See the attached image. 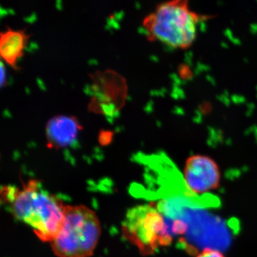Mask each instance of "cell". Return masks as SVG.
Instances as JSON below:
<instances>
[{
  "label": "cell",
  "mask_w": 257,
  "mask_h": 257,
  "mask_svg": "<svg viewBox=\"0 0 257 257\" xmlns=\"http://www.w3.org/2000/svg\"><path fill=\"white\" fill-rule=\"evenodd\" d=\"M94 79V97L92 110L100 114H114L119 111L126 99V85L124 79L113 71L98 72Z\"/></svg>",
  "instance_id": "8992f818"
},
{
  "label": "cell",
  "mask_w": 257,
  "mask_h": 257,
  "mask_svg": "<svg viewBox=\"0 0 257 257\" xmlns=\"http://www.w3.org/2000/svg\"><path fill=\"white\" fill-rule=\"evenodd\" d=\"M82 130V125L75 116L55 115L49 119L45 126L47 146L56 150L72 146Z\"/></svg>",
  "instance_id": "52a82bcc"
},
{
  "label": "cell",
  "mask_w": 257,
  "mask_h": 257,
  "mask_svg": "<svg viewBox=\"0 0 257 257\" xmlns=\"http://www.w3.org/2000/svg\"><path fill=\"white\" fill-rule=\"evenodd\" d=\"M2 197L13 215L28 224L37 237L51 242L63 222V203L36 180H30L22 187L7 186Z\"/></svg>",
  "instance_id": "6da1fadb"
},
{
  "label": "cell",
  "mask_w": 257,
  "mask_h": 257,
  "mask_svg": "<svg viewBox=\"0 0 257 257\" xmlns=\"http://www.w3.org/2000/svg\"><path fill=\"white\" fill-rule=\"evenodd\" d=\"M163 216L150 206L142 205L128 211L122 224L123 234L144 254H150L168 240Z\"/></svg>",
  "instance_id": "277c9868"
},
{
  "label": "cell",
  "mask_w": 257,
  "mask_h": 257,
  "mask_svg": "<svg viewBox=\"0 0 257 257\" xmlns=\"http://www.w3.org/2000/svg\"><path fill=\"white\" fill-rule=\"evenodd\" d=\"M31 35L23 30L8 28L0 33V56L5 63L15 70H20L19 62L25 55Z\"/></svg>",
  "instance_id": "ba28073f"
},
{
  "label": "cell",
  "mask_w": 257,
  "mask_h": 257,
  "mask_svg": "<svg viewBox=\"0 0 257 257\" xmlns=\"http://www.w3.org/2000/svg\"><path fill=\"white\" fill-rule=\"evenodd\" d=\"M100 235V221L90 208L66 205L63 222L51 247L57 257H90Z\"/></svg>",
  "instance_id": "3957f363"
},
{
  "label": "cell",
  "mask_w": 257,
  "mask_h": 257,
  "mask_svg": "<svg viewBox=\"0 0 257 257\" xmlns=\"http://www.w3.org/2000/svg\"><path fill=\"white\" fill-rule=\"evenodd\" d=\"M205 18L191 9L188 1L174 0L157 5L144 18L143 25L149 41L187 50L195 42L199 24Z\"/></svg>",
  "instance_id": "7a4b0ae2"
},
{
  "label": "cell",
  "mask_w": 257,
  "mask_h": 257,
  "mask_svg": "<svg viewBox=\"0 0 257 257\" xmlns=\"http://www.w3.org/2000/svg\"><path fill=\"white\" fill-rule=\"evenodd\" d=\"M195 257H226V256L219 250L212 248H205Z\"/></svg>",
  "instance_id": "9c48e42d"
},
{
  "label": "cell",
  "mask_w": 257,
  "mask_h": 257,
  "mask_svg": "<svg viewBox=\"0 0 257 257\" xmlns=\"http://www.w3.org/2000/svg\"><path fill=\"white\" fill-rule=\"evenodd\" d=\"M7 75L5 74L4 64L2 62V77H1V86L5 87L7 85Z\"/></svg>",
  "instance_id": "30bf717a"
},
{
  "label": "cell",
  "mask_w": 257,
  "mask_h": 257,
  "mask_svg": "<svg viewBox=\"0 0 257 257\" xmlns=\"http://www.w3.org/2000/svg\"><path fill=\"white\" fill-rule=\"evenodd\" d=\"M184 184L195 194L213 192L220 187V167L214 159L201 154L191 155L183 167Z\"/></svg>",
  "instance_id": "5b68a950"
}]
</instances>
